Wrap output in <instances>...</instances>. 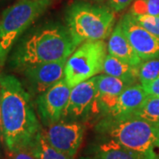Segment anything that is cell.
<instances>
[{
    "instance_id": "6da1fadb",
    "label": "cell",
    "mask_w": 159,
    "mask_h": 159,
    "mask_svg": "<svg viewBox=\"0 0 159 159\" xmlns=\"http://www.w3.org/2000/svg\"><path fill=\"white\" fill-rule=\"evenodd\" d=\"M0 111L3 141L9 152L29 149L42 131L31 96L10 74H0Z\"/></svg>"
},
{
    "instance_id": "7a4b0ae2",
    "label": "cell",
    "mask_w": 159,
    "mask_h": 159,
    "mask_svg": "<svg viewBox=\"0 0 159 159\" xmlns=\"http://www.w3.org/2000/svg\"><path fill=\"white\" fill-rule=\"evenodd\" d=\"M66 26L48 25L35 29L17 46L11 57L15 68L67 59L76 50Z\"/></svg>"
},
{
    "instance_id": "3957f363",
    "label": "cell",
    "mask_w": 159,
    "mask_h": 159,
    "mask_svg": "<svg viewBox=\"0 0 159 159\" xmlns=\"http://www.w3.org/2000/svg\"><path fill=\"white\" fill-rule=\"evenodd\" d=\"M101 136L111 138L140 159H157L158 135L156 125L137 117H105L96 126Z\"/></svg>"
},
{
    "instance_id": "277c9868",
    "label": "cell",
    "mask_w": 159,
    "mask_h": 159,
    "mask_svg": "<svg viewBox=\"0 0 159 159\" xmlns=\"http://www.w3.org/2000/svg\"><path fill=\"white\" fill-rule=\"evenodd\" d=\"M66 28L75 44L105 39L111 34L115 14L105 6L75 2L69 7L66 15Z\"/></svg>"
},
{
    "instance_id": "5b68a950",
    "label": "cell",
    "mask_w": 159,
    "mask_h": 159,
    "mask_svg": "<svg viewBox=\"0 0 159 159\" xmlns=\"http://www.w3.org/2000/svg\"><path fill=\"white\" fill-rule=\"evenodd\" d=\"M51 0H19L7 7L0 17V66L20 35L43 15Z\"/></svg>"
},
{
    "instance_id": "8992f818",
    "label": "cell",
    "mask_w": 159,
    "mask_h": 159,
    "mask_svg": "<svg viewBox=\"0 0 159 159\" xmlns=\"http://www.w3.org/2000/svg\"><path fill=\"white\" fill-rule=\"evenodd\" d=\"M103 40L85 42L68 57L65 68V80L72 89L74 86L102 73L107 54Z\"/></svg>"
},
{
    "instance_id": "52a82bcc",
    "label": "cell",
    "mask_w": 159,
    "mask_h": 159,
    "mask_svg": "<svg viewBox=\"0 0 159 159\" xmlns=\"http://www.w3.org/2000/svg\"><path fill=\"white\" fill-rule=\"evenodd\" d=\"M97 76L72 88L62 119L85 122L100 110L97 98Z\"/></svg>"
},
{
    "instance_id": "ba28073f",
    "label": "cell",
    "mask_w": 159,
    "mask_h": 159,
    "mask_svg": "<svg viewBox=\"0 0 159 159\" xmlns=\"http://www.w3.org/2000/svg\"><path fill=\"white\" fill-rule=\"evenodd\" d=\"M47 142L58 151L74 157L83 141L85 125L82 122L61 119L43 129Z\"/></svg>"
},
{
    "instance_id": "9c48e42d",
    "label": "cell",
    "mask_w": 159,
    "mask_h": 159,
    "mask_svg": "<svg viewBox=\"0 0 159 159\" xmlns=\"http://www.w3.org/2000/svg\"><path fill=\"white\" fill-rule=\"evenodd\" d=\"M71 89L65 79H63L37 96L35 102L37 112L44 126L55 124L62 119Z\"/></svg>"
},
{
    "instance_id": "30bf717a",
    "label": "cell",
    "mask_w": 159,
    "mask_h": 159,
    "mask_svg": "<svg viewBox=\"0 0 159 159\" xmlns=\"http://www.w3.org/2000/svg\"><path fill=\"white\" fill-rule=\"evenodd\" d=\"M119 22L131 45L142 60L159 58V37L142 27L131 12L125 14Z\"/></svg>"
},
{
    "instance_id": "8fae6325",
    "label": "cell",
    "mask_w": 159,
    "mask_h": 159,
    "mask_svg": "<svg viewBox=\"0 0 159 159\" xmlns=\"http://www.w3.org/2000/svg\"><path fill=\"white\" fill-rule=\"evenodd\" d=\"M67 59L37 64L23 68V75L29 90L39 96L59 80L65 79V68Z\"/></svg>"
},
{
    "instance_id": "7c38bea8",
    "label": "cell",
    "mask_w": 159,
    "mask_h": 159,
    "mask_svg": "<svg viewBox=\"0 0 159 159\" xmlns=\"http://www.w3.org/2000/svg\"><path fill=\"white\" fill-rule=\"evenodd\" d=\"M129 86L130 83L117 77L97 75V98L100 110L108 116L117 104L120 94Z\"/></svg>"
},
{
    "instance_id": "4fadbf2b",
    "label": "cell",
    "mask_w": 159,
    "mask_h": 159,
    "mask_svg": "<svg viewBox=\"0 0 159 159\" xmlns=\"http://www.w3.org/2000/svg\"><path fill=\"white\" fill-rule=\"evenodd\" d=\"M148 95L144 90L142 84H134L127 87L119 97L108 117L113 119H123L131 117L145 102Z\"/></svg>"
},
{
    "instance_id": "5bb4252c",
    "label": "cell",
    "mask_w": 159,
    "mask_h": 159,
    "mask_svg": "<svg viewBox=\"0 0 159 159\" xmlns=\"http://www.w3.org/2000/svg\"><path fill=\"white\" fill-rule=\"evenodd\" d=\"M108 52L110 55L130 64L134 66H139L142 62L138 56L129 40L127 39L120 22L114 28L108 41Z\"/></svg>"
},
{
    "instance_id": "9a60e30c",
    "label": "cell",
    "mask_w": 159,
    "mask_h": 159,
    "mask_svg": "<svg viewBox=\"0 0 159 159\" xmlns=\"http://www.w3.org/2000/svg\"><path fill=\"white\" fill-rule=\"evenodd\" d=\"M92 154L95 159H140L119 142L104 136L94 144Z\"/></svg>"
},
{
    "instance_id": "2e32d148",
    "label": "cell",
    "mask_w": 159,
    "mask_h": 159,
    "mask_svg": "<svg viewBox=\"0 0 159 159\" xmlns=\"http://www.w3.org/2000/svg\"><path fill=\"white\" fill-rule=\"evenodd\" d=\"M102 73L124 80L131 85H134L138 80V66H134L110 54L105 57Z\"/></svg>"
},
{
    "instance_id": "e0dca14e",
    "label": "cell",
    "mask_w": 159,
    "mask_h": 159,
    "mask_svg": "<svg viewBox=\"0 0 159 159\" xmlns=\"http://www.w3.org/2000/svg\"><path fill=\"white\" fill-rule=\"evenodd\" d=\"M38 159H74L70 156L53 148L44 137L43 129L40 132L34 144L29 148Z\"/></svg>"
},
{
    "instance_id": "ac0fdd59",
    "label": "cell",
    "mask_w": 159,
    "mask_h": 159,
    "mask_svg": "<svg viewBox=\"0 0 159 159\" xmlns=\"http://www.w3.org/2000/svg\"><path fill=\"white\" fill-rule=\"evenodd\" d=\"M132 116L144 119L153 125L159 124V97L148 96L142 106Z\"/></svg>"
},
{
    "instance_id": "d6986e66",
    "label": "cell",
    "mask_w": 159,
    "mask_h": 159,
    "mask_svg": "<svg viewBox=\"0 0 159 159\" xmlns=\"http://www.w3.org/2000/svg\"><path fill=\"white\" fill-rule=\"evenodd\" d=\"M159 77V58L142 62L138 66V80L142 85L148 84Z\"/></svg>"
},
{
    "instance_id": "ffe728a7",
    "label": "cell",
    "mask_w": 159,
    "mask_h": 159,
    "mask_svg": "<svg viewBox=\"0 0 159 159\" xmlns=\"http://www.w3.org/2000/svg\"><path fill=\"white\" fill-rule=\"evenodd\" d=\"M130 12L134 15H159V0H135Z\"/></svg>"
},
{
    "instance_id": "44dd1931",
    "label": "cell",
    "mask_w": 159,
    "mask_h": 159,
    "mask_svg": "<svg viewBox=\"0 0 159 159\" xmlns=\"http://www.w3.org/2000/svg\"><path fill=\"white\" fill-rule=\"evenodd\" d=\"M133 15L142 27L148 30L149 33L159 37V15Z\"/></svg>"
},
{
    "instance_id": "7402d4cb",
    "label": "cell",
    "mask_w": 159,
    "mask_h": 159,
    "mask_svg": "<svg viewBox=\"0 0 159 159\" xmlns=\"http://www.w3.org/2000/svg\"><path fill=\"white\" fill-rule=\"evenodd\" d=\"M144 90L150 97H159V77L148 84L142 85Z\"/></svg>"
},
{
    "instance_id": "603a6c76",
    "label": "cell",
    "mask_w": 159,
    "mask_h": 159,
    "mask_svg": "<svg viewBox=\"0 0 159 159\" xmlns=\"http://www.w3.org/2000/svg\"><path fill=\"white\" fill-rule=\"evenodd\" d=\"M134 0H109L110 6L114 11H120L129 6Z\"/></svg>"
},
{
    "instance_id": "cb8c5ba5",
    "label": "cell",
    "mask_w": 159,
    "mask_h": 159,
    "mask_svg": "<svg viewBox=\"0 0 159 159\" xmlns=\"http://www.w3.org/2000/svg\"><path fill=\"white\" fill-rule=\"evenodd\" d=\"M10 159H38L29 149H22L15 152H10Z\"/></svg>"
},
{
    "instance_id": "d4e9b609",
    "label": "cell",
    "mask_w": 159,
    "mask_h": 159,
    "mask_svg": "<svg viewBox=\"0 0 159 159\" xmlns=\"http://www.w3.org/2000/svg\"><path fill=\"white\" fill-rule=\"evenodd\" d=\"M0 140L3 141V131H2V122H1V111H0Z\"/></svg>"
},
{
    "instance_id": "484cf974",
    "label": "cell",
    "mask_w": 159,
    "mask_h": 159,
    "mask_svg": "<svg viewBox=\"0 0 159 159\" xmlns=\"http://www.w3.org/2000/svg\"><path fill=\"white\" fill-rule=\"evenodd\" d=\"M157 127V135H158V148H159V124L157 125H155Z\"/></svg>"
},
{
    "instance_id": "4316f807",
    "label": "cell",
    "mask_w": 159,
    "mask_h": 159,
    "mask_svg": "<svg viewBox=\"0 0 159 159\" xmlns=\"http://www.w3.org/2000/svg\"><path fill=\"white\" fill-rule=\"evenodd\" d=\"M80 159H95V158H92V157H81V158Z\"/></svg>"
},
{
    "instance_id": "83f0119b",
    "label": "cell",
    "mask_w": 159,
    "mask_h": 159,
    "mask_svg": "<svg viewBox=\"0 0 159 159\" xmlns=\"http://www.w3.org/2000/svg\"><path fill=\"white\" fill-rule=\"evenodd\" d=\"M95 1H102V0H95Z\"/></svg>"
},
{
    "instance_id": "f1b7e54d",
    "label": "cell",
    "mask_w": 159,
    "mask_h": 159,
    "mask_svg": "<svg viewBox=\"0 0 159 159\" xmlns=\"http://www.w3.org/2000/svg\"><path fill=\"white\" fill-rule=\"evenodd\" d=\"M157 159H159V157H157Z\"/></svg>"
}]
</instances>
